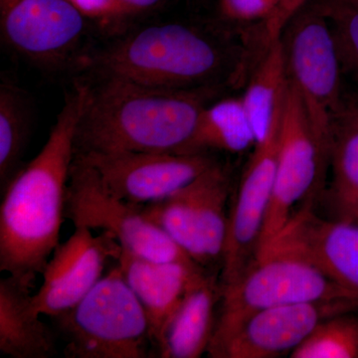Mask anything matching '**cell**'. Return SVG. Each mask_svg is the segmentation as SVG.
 Returning <instances> with one entry per match:
<instances>
[{"instance_id": "19", "label": "cell", "mask_w": 358, "mask_h": 358, "mask_svg": "<svg viewBox=\"0 0 358 358\" xmlns=\"http://www.w3.org/2000/svg\"><path fill=\"white\" fill-rule=\"evenodd\" d=\"M222 300L220 275L213 273L193 289L174 313L159 348L162 358H199L208 350Z\"/></svg>"}, {"instance_id": "13", "label": "cell", "mask_w": 358, "mask_h": 358, "mask_svg": "<svg viewBox=\"0 0 358 358\" xmlns=\"http://www.w3.org/2000/svg\"><path fill=\"white\" fill-rule=\"evenodd\" d=\"M310 203L296 211L258 255L275 252L300 258L358 299V223L320 217Z\"/></svg>"}, {"instance_id": "1", "label": "cell", "mask_w": 358, "mask_h": 358, "mask_svg": "<svg viewBox=\"0 0 358 358\" xmlns=\"http://www.w3.org/2000/svg\"><path fill=\"white\" fill-rule=\"evenodd\" d=\"M89 85H76L48 138L1 193L0 271L34 285L59 244L75 138Z\"/></svg>"}, {"instance_id": "27", "label": "cell", "mask_w": 358, "mask_h": 358, "mask_svg": "<svg viewBox=\"0 0 358 358\" xmlns=\"http://www.w3.org/2000/svg\"><path fill=\"white\" fill-rule=\"evenodd\" d=\"M310 0H282L272 17L264 23V44L265 47L281 37L282 30L289 20Z\"/></svg>"}, {"instance_id": "24", "label": "cell", "mask_w": 358, "mask_h": 358, "mask_svg": "<svg viewBox=\"0 0 358 358\" xmlns=\"http://www.w3.org/2000/svg\"><path fill=\"white\" fill-rule=\"evenodd\" d=\"M333 32L343 74L358 83V6L345 0H315Z\"/></svg>"}, {"instance_id": "21", "label": "cell", "mask_w": 358, "mask_h": 358, "mask_svg": "<svg viewBox=\"0 0 358 358\" xmlns=\"http://www.w3.org/2000/svg\"><path fill=\"white\" fill-rule=\"evenodd\" d=\"M288 86L286 58L280 37L266 47L241 96L257 143L262 141L270 131L275 115L284 102Z\"/></svg>"}, {"instance_id": "8", "label": "cell", "mask_w": 358, "mask_h": 358, "mask_svg": "<svg viewBox=\"0 0 358 358\" xmlns=\"http://www.w3.org/2000/svg\"><path fill=\"white\" fill-rule=\"evenodd\" d=\"M329 167L327 152L308 119L298 90L289 80L282 105L274 188L259 252L286 226L299 202L313 194Z\"/></svg>"}, {"instance_id": "22", "label": "cell", "mask_w": 358, "mask_h": 358, "mask_svg": "<svg viewBox=\"0 0 358 358\" xmlns=\"http://www.w3.org/2000/svg\"><path fill=\"white\" fill-rule=\"evenodd\" d=\"M31 129L28 98L13 83L0 85V190L6 189L20 173Z\"/></svg>"}, {"instance_id": "7", "label": "cell", "mask_w": 358, "mask_h": 358, "mask_svg": "<svg viewBox=\"0 0 358 358\" xmlns=\"http://www.w3.org/2000/svg\"><path fill=\"white\" fill-rule=\"evenodd\" d=\"M65 218L72 221L75 227L109 233L122 249L145 260L194 262L164 230L147 218L143 205L115 196L95 169L77 157L70 169Z\"/></svg>"}, {"instance_id": "25", "label": "cell", "mask_w": 358, "mask_h": 358, "mask_svg": "<svg viewBox=\"0 0 358 358\" xmlns=\"http://www.w3.org/2000/svg\"><path fill=\"white\" fill-rule=\"evenodd\" d=\"M282 0H218L226 20L237 23L261 22L272 17Z\"/></svg>"}, {"instance_id": "10", "label": "cell", "mask_w": 358, "mask_h": 358, "mask_svg": "<svg viewBox=\"0 0 358 358\" xmlns=\"http://www.w3.org/2000/svg\"><path fill=\"white\" fill-rule=\"evenodd\" d=\"M86 20L68 0H0L2 41L49 69L65 65L76 53Z\"/></svg>"}, {"instance_id": "23", "label": "cell", "mask_w": 358, "mask_h": 358, "mask_svg": "<svg viewBox=\"0 0 358 358\" xmlns=\"http://www.w3.org/2000/svg\"><path fill=\"white\" fill-rule=\"evenodd\" d=\"M292 358H358V310L320 322Z\"/></svg>"}, {"instance_id": "14", "label": "cell", "mask_w": 358, "mask_h": 358, "mask_svg": "<svg viewBox=\"0 0 358 358\" xmlns=\"http://www.w3.org/2000/svg\"><path fill=\"white\" fill-rule=\"evenodd\" d=\"M122 247L113 235H94L75 227L64 243L58 244L46 264L43 282L32 301L40 315L53 317L76 306L103 278L108 261L119 260Z\"/></svg>"}, {"instance_id": "3", "label": "cell", "mask_w": 358, "mask_h": 358, "mask_svg": "<svg viewBox=\"0 0 358 358\" xmlns=\"http://www.w3.org/2000/svg\"><path fill=\"white\" fill-rule=\"evenodd\" d=\"M102 76L157 87L190 90L210 86L237 61L215 40L192 26H148L91 58Z\"/></svg>"}, {"instance_id": "2", "label": "cell", "mask_w": 358, "mask_h": 358, "mask_svg": "<svg viewBox=\"0 0 358 358\" xmlns=\"http://www.w3.org/2000/svg\"><path fill=\"white\" fill-rule=\"evenodd\" d=\"M209 87L157 88L103 76L78 124L75 155L148 152L179 154L192 138Z\"/></svg>"}, {"instance_id": "9", "label": "cell", "mask_w": 358, "mask_h": 358, "mask_svg": "<svg viewBox=\"0 0 358 358\" xmlns=\"http://www.w3.org/2000/svg\"><path fill=\"white\" fill-rule=\"evenodd\" d=\"M282 105L267 136L256 143L229 208L221 287L236 281L255 260L274 188Z\"/></svg>"}, {"instance_id": "6", "label": "cell", "mask_w": 358, "mask_h": 358, "mask_svg": "<svg viewBox=\"0 0 358 358\" xmlns=\"http://www.w3.org/2000/svg\"><path fill=\"white\" fill-rule=\"evenodd\" d=\"M287 71L327 152L331 120L345 95L331 26L315 0L301 7L281 35Z\"/></svg>"}, {"instance_id": "18", "label": "cell", "mask_w": 358, "mask_h": 358, "mask_svg": "<svg viewBox=\"0 0 358 358\" xmlns=\"http://www.w3.org/2000/svg\"><path fill=\"white\" fill-rule=\"evenodd\" d=\"M327 192L334 218L358 223V91L345 92L329 128Z\"/></svg>"}, {"instance_id": "28", "label": "cell", "mask_w": 358, "mask_h": 358, "mask_svg": "<svg viewBox=\"0 0 358 358\" xmlns=\"http://www.w3.org/2000/svg\"><path fill=\"white\" fill-rule=\"evenodd\" d=\"M164 0H119L128 16L147 13L159 6Z\"/></svg>"}, {"instance_id": "20", "label": "cell", "mask_w": 358, "mask_h": 358, "mask_svg": "<svg viewBox=\"0 0 358 358\" xmlns=\"http://www.w3.org/2000/svg\"><path fill=\"white\" fill-rule=\"evenodd\" d=\"M256 134L241 98L206 105L192 138L179 154H210L214 150L239 154L255 147Z\"/></svg>"}, {"instance_id": "17", "label": "cell", "mask_w": 358, "mask_h": 358, "mask_svg": "<svg viewBox=\"0 0 358 358\" xmlns=\"http://www.w3.org/2000/svg\"><path fill=\"white\" fill-rule=\"evenodd\" d=\"M193 260L210 272L222 268L227 237L231 176L227 166L216 162L193 179Z\"/></svg>"}, {"instance_id": "29", "label": "cell", "mask_w": 358, "mask_h": 358, "mask_svg": "<svg viewBox=\"0 0 358 358\" xmlns=\"http://www.w3.org/2000/svg\"><path fill=\"white\" fill-rule=\"evenodd\" d=\"M345 1L348 2V3H352L353 6H358V0H345Z\"/></svg>"}, {"instance_id": "15", "label": "cell", "mask_w": 358, "mask_h": 358, "mask_svg": "<svg viewBox=\"0 0 358 358\" xmlns=\"http://www.w3.org/2000/svg\"><path fill=\"white\" fill-rule=\"evenodd\" d=\"M147 313L152 341L159 348L169 322L193 289L214 272L195 262H155L122 249L117 261Z\"/></svg>"}, {"instance_id": "26", "label": "cell", "mask_w": 358, "mask_h": 358, "mask_svg": "<svg viewBox=\"0 0 358 358\" xmlns=\"http://www.w3.org/2000/svg\"><path fill=\"white\" fill-rule=\"evenodd\" d=\"M87 20L110 22L128 16L119 0H68Z\"/></svg>"}, {"instance_id": "12", "label": "cell", "mask_w": 358, "mask_h": 358, "mask_svg": "<svg viewBox=\"0 0 358 358\" xmlns=\"http://www.w3.org/2000/svg\"><path fill=\"white\" fill-rule=\"evenodd\" d=\"M358 310L357 301H305L254 313L234 333L209 348L213 358H275L294 352L322 320Z\"/></svg>"}, {"instance_id": "11", "label": "cell", "mask_w": 358, "mask_h": 358, "mask_svg": "<svg viewBox=\"0 0 358 358\" xmlns=\"http://www.w3.org/2000/svg\"><path fill=\"white\" fill-rule=\"evenodd\" d=\"M75 157L93 167L115 196L141 205L169 196L217 162L210 154L124 152Z\"/></svg>"}, {"instance_id": "5", "label": "cell", "mask_w": 358, "mask_h": 358, "mask_svg": "<svg viewBox=\"0 0 358 358\" xmlns=\"http://www.w3.org/2000/svg\"><path fill=\"white\" fill-rule=\"evenodd\" d=\"M222 288V300L210 343L217 345L254 313L305 301L346 300L357 296L296 257L267 252L256 257L243 274Z\"/></svg>"}, {"instance_id": "4", "label": "cell", "mask_w": 358, "mask_h": 358, "mask_svg": "<svg viewBox=\"0 0 358 358\" xmlns=\"http://www.w3.org/2000/svg\"><path fill=\"white\" fill-rule=\"evenodd\" d=\"M51 319L68 358H147L157 353L147 313L119 264L76 306Z\"/></svg>"}, {"instance_id": "16", "label": "cell", "mask_w": 358, "mask_h": 358, "mask_svg": "<svg viewBox=\"0 0 358 358\" xmlns=\"http://www.w3.org/2000/svg\"><path fill=\"white\" fill-rule=\"evenodd\" d=\"M34 285L7 275L0 280V352L11 358H49L56 334L40 320L32 301Z\"/></svg>"}]
</instances>
